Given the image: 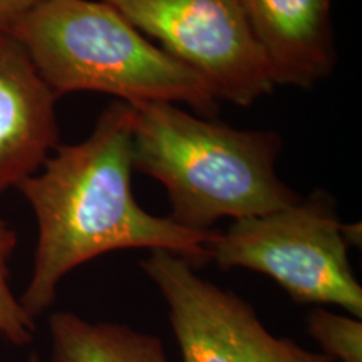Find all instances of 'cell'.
<instances>
[{"label":"cell","instance_id":"6da1fadb","mask_svg":"<svg viewBox=\"0 0 362 362\" xmlns=\"http://www.w3.org/2000/svg\"><path fill=\"white\" fill-rule=\"evenodd\" d=\"M133 171V106L116 101L88 138L59 144L17 187L37 221L33 274L19 297L33 319L51 309L69 272L106 253L166 250L194 267L210 264L208 247L218 230H192L149 214L134 198Z\"/></svg>","mask_w":362,"mask_h":362},{"label":"cell","instance_id":"7a4b0ae2","mask_svg":"<svg viewBox=\"0 0 362 362\" xmlns=\"http://www.w3.org/2000/svg\"><path fill=\"white\" fill-rule=\"evenodd\" d=\"M133 106V168L166 189L170 218L214 230L220 218H250L296 203L275 171L282 138L198 117L171 103Z\"/></svg>","mask_w":362,"mask_h":362},{"label":"cell","instance_id":"3957f363","mask_svg":"<svg viewBox=\"0 0 362 362\" xmlns=\"http://www.w3.org/2000/svg\"><path fill=\"white\" fill-rule=\"evenodd\" d=\"M6 33L24 45L57 98L103 93L128 104L183 103L203 115L216 107L197 72L104 0H44Z\"/></svg>","mask_w":362,"mask_h":362},{"label":"cell","instance_id":"277c9868","mask_svg":"<svg viewBox=\"0 0 362 362\" xmlns=\"http://www.w3.org/2000/svg\"><path fill=\"white\" fill-rule=\"evenodd\" d=\"M342 228L330 198L314 193L270 214L235 220L208 250L220 269L264 274L298 304L341 307L362 319V287Z\"/></svg>","mask_w":362,"mask_h":362},{"label":"cell","instance_id":"5b68a950","mask_svg":"<svg viewBox=\"0 0 362 362\" xmlns=\"http://www.w3.org/2000/svg\"><path fill=\"white\" fill-rule=\"evenodd\" d=\"M197 72L216 99L250 106L275 89L242 0H104Z\"/></svg>","mask_w":362,"mask_h":362},{"label":"cell","instance_id":"8992f818","mask_svg":"<svg viewBox=\"0 0 362 362\" xmlns=\"http://www.w3.org/2000/svg\"><path fill=\"white\" fill-rule=\"evenodd\" d=\"M141 269L165 300L181 362H330L272 334L247 300L200 277L183 257L153 250Z\"/></svg>","mask_w":362,"mask_h":362},{"label":"cell","instance_id":"52a82bcc","mask_svg":"<svg viewBox=\"0 0 362 362\" xmlns=\"http://www.w3.org/2000/svg\"><path fill=\"white\" fill-rule=\"evenodd\" d=\"M57 99L24 45L0 30V194L37 173L61 144Z\"/></svg>","mask_w":362,"mask_h":362},{"label":"cell","instance_id":"ba28073f","mask_svg":"<svg viewBox=\"0 0 362 362\" xmlns=\"http://www.w3.org/2000/svg\"><path fill=\"white\" fill-rule=\"evenodd\" d=\"M275 86L310 89L336 64L330 0H242Z\"/></svg>","mask_w":362,"mask_h":362},{"label":"cell","instance_id":"9c48e42d","mask_svg":"<svg viewBox=\"0 0 362 362\" xmlns=\"http://www.w3.org/2000/svg\"><path fill=\"white\" fill-rule=\"evenodd\" d=\"M49 334L51 362H170L160 339L126 324L62 310L49 317Z\"/></svg>","mask_w":362,"mask_h":362},{"label":"cell","instance_id":"30bf717a","mask_svg":"<svg viewBox=\"0 0 362 362\" xmlns=\"http://www.w3.org/2000/svg\"><path fill=\"white\" fill-rule=\"evenodd\" d=\"M17 243L16 230L0 218V336L13 347H25L34 341L37 327L11 287V260Z\"/></svg>","mask_w":362,"mask_h":362},{"label":"cell","instance_id":"8fae6325","mask_svg":"<svg viewBox=\"0 0 362 362\" xmlns=\"http://www.w3.org/2000/svg\"><path fill=\"white\" fill-rule=\"evenodd\" d=\"M307 332L330 362H362V319L312 307Z\"/></svg>","mask_w":362,"mask_h":362},{"label":"cell","instance_id":"7c38bea8","mask_svg":"<svg viewBox=\"0 0 362 362\" xmlns=\"http://www.w3.org/2000/svg\"><path fill=\"white\" fill-rule=\"evenodd\" d=\"M44 0H0V30H6L17 19Z\"/></svg>","mask_w":362,"mask_h":362},{"label":"cell","instance_id":"4fadbf2b","mask_svg":"<svg viewBox=\"0 0 362 362\" xmlns=\"http://www.w3.org/2000/svg\"><path fill=\"white\" fill-rule=\"evenodd\" d=\"M27 362H40V357H39V354L35 351H33L29 354V357H27Z\"/></svg>","mask_w":362,"mask_h":362}]
</instances>
